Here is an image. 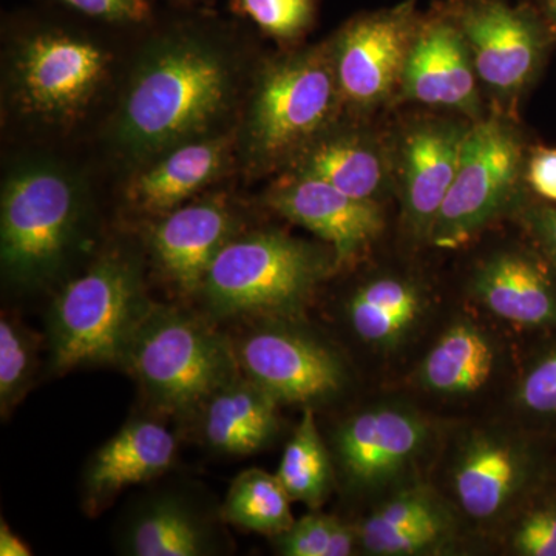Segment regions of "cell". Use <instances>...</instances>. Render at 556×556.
Instances as JSON below:
<instances>
[{
  "label": "cell",
  "mask_w": 556,
  "mask_h": 556,
  "mask_svg": "<svg viewBox=\"0 0 556 556\" xmlns=\"http://www.w3.org/2000/svg\"><path fill=\"white\" fill-rule=\"evenodd\" d=\"M239 65L222 40L181 25L146 47L113 123L124 156L146 164L182 142L215 134L239 90Z\"/></svg>",
  "instance_id": "1"
},
{
  "label": "cell",
  "mask_w": 556,
  "mask_h": 556,
  "mask_svg": "<svg viewBox=\"0 0 556 556\" xmlns=\"http://www.w3.org/2000/svg\"><path fill=\"white\" fill-rule=\"evenodd\" d=\"M334 270L329 247L280 230L236 233L212 262L197 298L215 321L294 320Z\"/></svg>",
  "instance_id": "2"
},
{
  "label": "cell",
  "mask_w": 556,
  "mask_h": 556,
  "mask_svg": "<svg viewBox=\"0 0 556 556\" xmlns=\"http://www.w3.org/2000/svg\"><path fill=\"white\" fill-rule=\"evenodd\" d=\"M343 104L329 40L263 65L244 116L240 142L251 169H287L334 129Z\"/></svg>",
  "instance_id": "3"
},
{
  "label": "cell",
  "mask_w": 556,
  "mask_h": 556,
  "mask_svg": "<svg viewBox=\"0 0 556 556\" xmlns=\"http://www.w3.org/2000/svg\"><path fill=\"white\" fill-rule=\"evenodd\" d=\"M152 306L138 263L121 252L102 255L51 302V368L67 372L86 365H123Z\"/></svg>",
  "instance_id": "4"
},
{
  "label": "cell",
  "mask_w": 556,
  "mask_h": 556,
  "mask_svg": "<svg viewBox=\"0 0 556 556\" xmlns=\"http://www.w3.org/2000/svg\"><path fill=\"white\" fill-rule=\"evenodd\" d=\"M84 197L78 179L47 161L16 167L0 200V262L17 288H38L64 268L78 241Z\"/></svg>",
  "instance_id": "5"
},
{
  "label": "cell",
  "mask_w": 556,
  "mask_h": 556,
  "mask_svg": "<svg viewBox=\"0 0 556 556\" xmlns=\"http://www.w3.org/2000/svg\"><path fill=\"white\" fill-rule=\"evenodd\" d=\"M123 365L155 408L182 415L240 372L232 342L215 320L159 305L139 324Z\"/></svg>",
  "instance_id": "6"
},
{
  "label": "cell",
  "mask_w": 556,
  "mask_h": 556,
  "mask_svg": "<svg viewBox=\"0 0 556 556\" xmlns=\"http://www.w3.org/2000/svg\"><path fill=\"white\" fill-rule=\"evenodd\" d=\"M527 159L525 135L515 118L489 112L473 121L428 241L441 249L466 247L514 207L526 181Z\"/></svg>",
  "instance_id": "7"
},
{
  "label": "cell",
  "mask_w": 556,
  "mask_h": 556,
  "mask_svg": "<svg viewBox=\"0 0 556 556\" xmlns=\"http://www.w3.org/2000/svg\"><path fill=\"white\" fill-rule=\"evenodd\" d=\"M444 5L467 40L492 112L515 118L556 46L540 11L533 2L507 0H445Z\"/></svg>",
  "instance_id": "8"
},
{
  "label": "cell",
  "mask_w": 556,
  "mask_h": 556,
  "mask_svg": "<svg viewBox=\"0 0 556 556\" xmlns=\"http://www.w3.org/2000/svg\"><path fill=\"white\" fill-rule=\"evenodd\" d=\"M112 56L89 36L36 27L16 40L10 60L14 105L43 124H68L90 108L108 79Z\"/></svg>",
  "instance_id": "9"
},
{
  "label": "cell",
  "mask_w": 556,
  "mask_h": 556,
  "mask_svg": "<svg viewBox=\"0 0 556 556\" xmlns=\"http://www.w3.org/2000/svg\"><path fill=\"white\" fill-rule=\"evenodd\" d=\"M420 16L405 0L351 17L329 39L343 112L367 116L397 100Z\"/></svg>",
  "instance_id": "10"
},
{
  "label": "cell",
  "mask_w": 556,
  "mask_h": 556,
  "mask_svg": "<svg viewBox=\"0 0 556 556\" xmlns=\"http://www.w3.org/2000/svg\"><path fill=\"white\" fill-rule=\"evenodd\" d=\"M251 325L230 338L241 375L262 387L278 404L328 401L342 391L346 369L339 354L291 318H249Z\"/></svg>",
  "instance_id": "11"
},
{
  "label": "cell",
  "mask_w": 556,
  "mask_h": 556,
  "mask_svg": "<svg viewBox=\"0 0 556 556\" xmlns=\"http://www.w3.org/2000/svg\"><path fill=\"white\" fill-rule=\"evenodd\" d=\"M397 101L445 110L470 121L486 115L467 40L444 2L420 16Z\"/></svg>",
  "instance_id": "12"
},
{
  "label": "cell",
  "mask_w": 556,
  "mask_h": 556,
  "mask_svg": "<svg viewBox=\"0 0 556 556\" xmlns=\"http://www.w3.org/2000/svg\"><path fill=\"white\" fill-rule=\"evenodd\" d=\"M265 203L278 215L308 229L334 252L338 270L353 265L386 228L379 201L361 200L320 179L285 172Z\"/></svg>",
  "instance_id": "13"
},
{
  "label": "cell",
  "mask_w": 556,
  "mask_h": 556,
  "mask_svg": "<svg viewBox=\"0 0 556 556\" xmlns=\"http://www.w3.org/2000/svg\"><path fill=\"white\" fill-rule=\"evenodd\" d=\"M473 121L431 116L408 126L394 149L396 179L405 225L417 239H428L452 188L464 141Z\"/></svg>",
  "instance_id": "14"
},
{
  "label": "cell",
  "mask_w": 556,
  "mask_h": 556,
  "mask_svg": "<svg viewBox=\"0 0 556 556\" xmlns=\"http://www.w3.org/2000/svg\"><path fill=\"white\" fill-rule=\"evenodd\" d=\"M236 233L228 200L206 197L156 217L149 230L150 254L179 294L197 295L212 262Z\"/></svg>",
  "instance_id": "15"
},
{
  "label": "cell",
  "mask_w": 556,
  "mask_h": 556,
  "mask_svg": "<svg viewBox=\"0 0 556 556\" xmlns=\"http://www.w3.org/2000/svg\"><path fill=\"white\" fill-rule=\"evenodd\" d=\"M236 141L233 134H211L166 150L134 175L127 201L150 217L174 211L222 175Z\"/></svg>",
  "instance_id": "16"
},
{
  "label": "cell",
  "mask_w": 556,
  "mask_h": 556,
  "mask_svg": "<svg viewBox=\"0 0 556 556\" xmlns=\"http://www.w3.org/2000/svg\"><path fill=\"white\" fill-rule=\"evenodd\" d=\"M177 439L155 419H135L101 445L87 463L83 478L84 507L98 515L130 485L152 481L169 470Z\"/></svg>",
  "instance_id": "17"
},
{
  "label": "cell",
  "mask_w": 556,
  "mask_h": 556,
  "mask_svg": "<svg viewBox=\"0 0 556 556\" xmlns=\"http://www.w3.org/2000/svg\"><path fill=\"white\" fill-rule=\"evenodd\" d=\"M426 437V422L413 413L368 409L340 426L334 438L336 457L351 484L375 485L404 468Z\"/></svg>",
  "instance_id": "18"
},
{
  "label": "cell",
  "mask_w": 556,
  "mask_h": 556,
  "mask_svg": "<svg viewBox=\"0 0 556 556\" xmlns=\"http://www.w3.org/2000/svg\"><path fill=\"white\" fill-rule=\"evenodd\" d=\"M285 172L320 179L348 195L371 201L382 199L396 179L394 152L383 139L371 131L339 127L316 139Z\"/></svg>",
  "instance_id": "19"
},
{
  "label": "cell",
  "mask_w": 556,
  "mask_h": 556,
  "mask_svg": "<svg viewBox=\"0 0 556 556\" xmlns=\"http://www.w3.org/2000/svg\"><path fill=\"white\" fill-rule=\"evenodd\" d=\"M278 402L239 375L201 402L192 413L203 444L223 456L243 457L268 447L276 438Z\"/></svg>",
  "instance_id": "20"
},
{
  "label": "cell",
  "mask_w": 556,
  "mask_h": 556,
  "mask_svg": "<svg viewBox=\"0 0 556 556\" xmlns=\"http://www.w3.org/2000/svg\"><path fill=\"white\" fill-rule=\"evenodd\" d=\"M223 543L214 519L174 492L144 497L121 535V548L131 556H207L218 554Z\"/></svg>",
  "instance_id": "21"
},
{
  "label": "cell",
  "mask_w": 556,
  "mask_h": 556,
  "mask_svg": "<svg viewBox=\"0 0 556 556\" xmlns=\"http://www.w3.org/2000/svg\"><path fill=\"white\" fill-rule=\"evenodd\" d=\"M473 291L497 317L526 327L556 324V291L546 270L526 252L503 251L479 266Z\"/></svg>",
  "instance_id": "22"
},
{
  "label": "cell",
  "mask_w": 556,
  "mask_h": 556,
  "mask_svg": "<svg viewBox=\"0 0 556 556\" xmlns=\"http://www.w3.org/2000/svg\"><path fill=\"white\" fill-rule=\"evenodd\" d=\"M526 477L525 456L503 439L478 438L455 470V490L470 517L486 519L506 508Z\"/></svg>",
  "instance_id": "23"
},
{
  "label": "cell",
  "mask_w": 556,
  "mask_h": 556,
  "mask_svg": "<svg viewBox=\"0 0 556 556\" xmlns=\"http://www.w3.org/2000/svg\"><path fill=\"white\" fill-rule=\"evenodd\" d=\"M495 353L481 329L468 321L450 327L420 367L424 386L442 394H470L489 382Z\"/></svg>",
  "instance_id": "24"
},
{
  "label": "cell",
  "mask_w": 556,
  "mask_h": 556,
  "mask_svg": "<svg viewBox=\"0 0 556 556\" xmlns=\"http://www.w3.org/2000/svg\"><path fill=\"white\" fill-rule=\"evenodd\" d=\"M424 300L412 281L380 277L362 285L348 300L351 328L364 342L391 345L401 339L422 313Z\"/></svg>",
  "instance_id": "25"
},
{
  "label": "cell",
  "mask_w": 556,
  "mask_h": 556,
  "mask_svg": "<svg viewBox=\"0 0 556 556\" xmlns=\"http://www.w3.org/2000/svg\"><path fill=\"white\" fill-rule=\"evenodd\" d=\"M291 501L277 475L249 468L233 479L218 515L225 525L274 538L294 525Z\"/></svg>",
  "instance_id": "26"
},
{
  "label": "cell",
  "mask_w": 556,
  "mask_h": 556,
  "mask_svg": "<svg viewBox=\"0 0 556 556\" xmlns=\"http://www.w3.org/2000/svg\"><path fill=\"white\" fill-rule=\"evenodd\" d=\"M277 478L292 501L313 508L321 506L331 492V459L318 431L313 407L305 408V415L289 439Z\"/></svg>",
  "instance_id": "27"
},
{
  "label": "cell",
  "mask_w": 556,
  "mask_h": 556,
  "mask_svg": "<svg viewBox=\"0 0 556 556\" xmlns=\"http://www.w3.org/2000/svg\"><path fill=\"white\" fill-rule=\"evenodd\" d=\"M40 340L16 317H0V413L7 419L31 388Z\"/></svg>",
  "instance_id": "28"
},
{
  "label": "cell",
  "mask_w": 556,
  "mask_h": 556,
  "mask_svg": "<svg viewBox=\"0 0 556 556\" xmlns=\"http://www.w3.org/2000/svg\"><path fill=\"white\" fill-rule=\"evenodd\" d=\"M320 0H229L230 10L277 42L298 43L316 24Z\"/></svg>",
  "instance_id": "29"
},
{
  "label": "cell",
  "mask_w": 556,
  "mask_h": 556,
  "mask_svg": "<svg viewBox=\"0 0 556 556\" xmlns=\"http://www.w3.org/2000/svg\"><path fill=\"white\" fill-rule=\"evenodd\" d=\"M434 518H442L434 501L427 493L415 490V492L402 493L393 497L390 503L383 504L379 510L357 527V532L358 536L371 535V533L402 529V527Z\"/></svg>",
  "instance_id": "30"
},
{
  "label": "cell",
  "mask_w": 556,
  "mask_h": 556,
  "mask_svg": "<svg viewBox=\"0 0 556 556\" xmlns=\"http://www.w3.org/2000/svg\"><path fill=\"white\" fill-rule=\"evenodd\" d=\"M442 532L444 521L442 518H434L402 529L358 536V543L372 555H415L433 547L441 540Z\"/></svg>",
  "instance_id": "31"
},
{
  "label": "cell",
  "mask_w": 556,
  "mask_h": 556,
  "mask_svg": "<svg viewBox=\"0 0 556 556\" xmlns=\"http://www.w3.org/2000/svg\"><path fill=\"white\" fill-rule=\"evenodd\" d=\"M339 519L311 514L298 519L287 532L274 536L278 554L285 556H328L332 532Z\"/></svg>",
  "instance_id": "32"
},
{
  "label": "cell",
  "mask_w": 556,
  "mask_h": 556,
  "mask_svg": "<svg viewBox=\"0 0 556 556\" xmlns=\"http://www.w3.org/2000/svg\"><path fill=\"white\" fill-rule=\"evenodd\" d=\"M73 13L102 24L135 27L153 20V0H53Z\"/></svg>",
  "instance_id": "33"
},
{
  "label": "cell",
  "mask_w": 556,
  "mask_h": 556,
  "mask_svg": "<svg viewBox=\"0 0 556 556\" xmlns=\"http://www.w3.org/2000/svg\"><path fill=\"white\" fill-rule=\"evenodd\" d=\"M519 402L536 415L556 416V350L530 369L519 387Z\"/></svg>",
  "instance_id": "34"
},
{
  "label": "cell",
  "mask_w": 556,
  "mask_h": 556,
  "mask_svg": "<svg viewBox=\"0 0 556 556\" xmlns=\"http://www.w3.org/2000/svg\"><path fill=\"white\" fill-rule=\"evenodd\" d=\"M514 547L519 555L556 556V508H541L522 519Z\"/></svg>",
  "instance_id": "35"
},
{
  "label": "cell",
  "mask_w": 556,
  "mask_h": 556,
  "mask_svg": "<svg viewBox=\"0 0 556 556\" xmlns=\"http://www.w3.org/2000/svg\"><path fill=\"white\" fill-rule=\"evenodd\" d=\"M526 182L541 199L556 203V148H540L529 152Z\"/></svg>",
  "instance_id": "36"
},
{
  "label": "cell",
  "mask_w": 556,
  "mask_h": 556,
  "mask_svg": "<svg viewBox=\"0 0 556 556\" xmlns=\"http://www.w3.org/2000/svg\"><path fill=\"white\" fill-rule=\"evenodd\" d=\"M522 222L556 268V207L533 204L522 211Z\"/></svg>",
  "instance_id": "37"
},
{
  "label": "cell",
  "mask_w": 556,
  "mask_h": 556,
  "mask_svg": "<svg viewBox=\"0 0 556 556\" xmlns=\"http://www.w3.org/2000/svg\"><path fill=\"white\" fill-rule=\"evenodd\" d=\"M0 555L2 556H30L33 551L17 533L11 530L5 521L0 522Z\"/></svg>",
  "instance_id": "38"
},
{
  "label": "cell",
  "mask_w": 556,
  "mask_h": 556,
  "mask_svg": "<svg viewBox=\"0 0 556 556\" xmlns=\"http://www.w3.org/2000/svg\"><path fill=\"white\" fill-rule=\"evenodd\" d=\"M533 5L540 11L556 42V0H535Z\"/></svg>",
  "instance_id": "39"
},
{
  "label": "cell",
  "mask_w": 556,
  "mask_h": 556,
  "mask_svg": "<svg viewBox=\"0 0 556 556\" xmlns=\"http://www.w3.org/2000/svg\"><path fill=\"white\" fill-rule=\"evenodd\" d=\"M177 2H181V3H197V2H204V0H177Z\"/></svg>",
  "instance_id": "40"
}]
</instances>
